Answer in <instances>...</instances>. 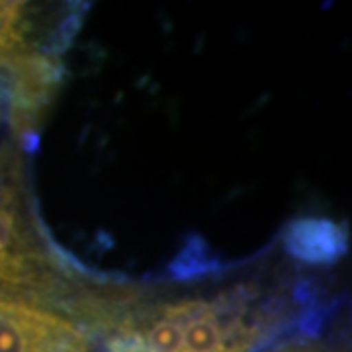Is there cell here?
Segmentation results:
<instances>
[{
  "instance_id": "obj_1",
  "label": "cell",
  "mask_w": 352,
  "mask_h": 352,
  "mask_svg": "<svg viewBox=\"0 0 352 352\" xmlns=\"http://www.w3.org/2000/svg\"><path fill=\"white\" fill-rule=\"evenodd\" d=\"M63 80V67L39 51H18L0 57V85L14 135L30 143L43 124L47 108Z\"/></svg>"
},
{
  "instance_id": "obj_2",
  "label": "cell",
  "mask_w": 352,
  "mask_h": 352,
  "mask_svg": "<svg viewBox=\"0 0 352 352\" xmlns=\"http://www.w3.org/2000/svg\"><path fill=\"white\" fill-rule=\"evenodd\" d=\"M0 352H98L92 337L53 307L0 292Z\"/></svg>"
},
{
  "instance_id": "obj_3",
  "label": "cell",
  "mask_w": 352,
  "mask_h": 352,
  "mask_svg": "<svg viewBox=\"0 0 352 352\" xmlns=\"http://www.w3.org/2000/svg\"><path fill=\"white\" fill-rule=\"evenodd\" d=\"M289 256L305 264L329 266L339 263L349 251L346 229L329 217H300L282 235Z\"/></svg>"
},
{
  "instance_id": "obj_4",
  "label": "cell",
  "mask_w": 352,
  "mask_h": 352,
  "mask_svg": "<svg viewBox=\"0 0 352 352\" xmlns=\"http://www.w3.org/2000/svg\"><path fill=\"white\" fill-rule=\"evenodd\" d=\"M28 4L25 2H0V57L18 51L32 50L28 45Z\"/></svg>"
},
{
  "instance_id": "obj_5",
  "label": "cell",
  "mask_w": 352,
  "mask_h": 352,
  "mask_svg": "<svg viewBox=\"0 0 352 352\" xmlns=\"http://www.w3.org/2000/svg\"><path fill=\"white\" fill-rule=\"evenodd\" d=\"M217 270H219L217 258L208 254V247L200 237H194L192 243H186V247L170 264V272L176 280L206 276V274H214Z\"/></svg>"
},
{
  "instance_id": "obj_6",
  "label": "cell",
  "mask_w": 352,
  "mask_h": 352,
  "mask_svg": "<svg viewBox=\"0 0 352 352\" xmlns=\"http://www.w3.org/2000/svg\"><path fill=\"white\" fill-rule=\"evenodd\" d=\"M270 352H339L335 351L333 346H329L321 340H314V337H307V339H294L280 344L278 349Z\"/></svg>"
}]
</instances>
